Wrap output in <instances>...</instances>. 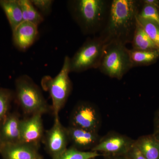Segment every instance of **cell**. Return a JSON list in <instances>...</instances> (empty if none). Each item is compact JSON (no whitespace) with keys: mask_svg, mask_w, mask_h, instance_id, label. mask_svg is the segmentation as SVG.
I'll list each match as a JSON object with an SVG mask.
<instances>
[{"mask_svg":"<svg viewBox=\"0 0 159 159\" xmlns=\"http://www.w3.org/2000/svg\"><path fill=\"white\" fill-rule=\"evenodd\" d=\"M141 5V1L137 0L111 1L108 17L99 35L105 45L131 43Z\"/></svg>","mask_w":159,"mask_h":159,"instance_id":"obj_1","label":"cell"},{"mask_svg":"<svg viewBox=\"0 0 159 159\" xmlns=\"http://www.w3.org/2000/svg\"><path fill=\"white\" fill-rule=\"evenodd\" d=\"M111 1L73 0L68 2L71 16L84 34L101 31L108 17Z\"/></svg>","mask_w":159,"mask_h":159,"instance_id":"obj_2","label":"cell"},{"mask_svg":"<svg viewBox=\"0 0 159 159\" xmlns=\"http://www.w3.org/2000/svg\"><path fill=\"white\" fill-rule=\"evenodd\" d=\"M15 97L25 113L44 114L50 111L41 90L29 76H20L16 80Z\"/></svg>","mask_w":159,"mask_h":159,"instance_id":"obj_3","label":"cell"},{"mask_svg":"<svg viewBox=\"0 0 159 159\" xmlns=\"http://www.w3.org/2000/svg\"><path fill=\"white\" fill-rule=\"evenodd\" d=\"M70 57L66 56L60 71L54 78L50 76L43 77L41 84L43 88L48 91L52 102V109L54 118L59 117V113L65 104L70 96L72 83L69 74Z\"/></svg>","mask_w":159,"mask_h":159,"instance_id":"obj_4","label":"cell"},{"mask_svg":"<svg viewBox=\"0 0 159 159\" xmlns=\"http://www.w3.org/2000/svg\"><path fill=\"white\" fill-rule=\"evenodd\" d=\"M132 68L128 49L125 45L112 43L105 45L98 68L102 74L121 79Z\"/></svg>","mask_w":159,"mask_h":159,"instance_id":"obj_5","label":"cell"},{"mask_svg":"<svg viewBox=\"0 0 159 159\" xmlns=\"http://www.w3.org/2000/svg\"><path fill=\"white\" fill-rule=\"evenodd\" d=\"M105 44L98 37L86 40L72 58H70V72H80L91 69H98Z\"/></svg>","mask_w":159,"mask_h":159,"instance_id":"obj_6","label":"cell"},{"mask_svg":"<svg viewBox=\"0 0 159 159\" xmlns=\"http://www.w3.org/2000/svg\"><path fill=\"white\" fill-rule=\"evenodd\" d=\"M69 141L66 128L60 121L59 117L54 118L53 126L44 134L43 142L52 159H57L67 149Z\"/></svg>","mask_w":159,"mask_h":159,"instance_id":"obj_7","label":"cell"},{"mask_svg":"<svg viewBox=\"0 0 159 159\" xmlns=\"http://www.w3.org/2000/svg\"><path fill=\"white\" fill-rule=\"evenodd\" d=\"M71 126L97 132L99 117L95 107L88 102H80L76 106L70 116Z\"/></svg>","mask_w":159,"mask_h":159,"instance_id":"obj_8","label":"cell"},{"mask_svg":"<svg viewBox=\"0 0 159 159\" xmlns=\"http://www.w3.org/2000/svg\"><path fill=\"white\" fill-rule=\"evenodd\" d=\"M43 114L37 113L21 121V142L39 148L44 136Z\"/></svg>","mask_w":159,"mask_h":159,"instance_id":"obj_9","label":"cell"},{"mask_svg":"<svg viewBox=\"0 0 159 159\" xmlns=\"http://www.w3.org/2000/svg\"><path fill=\"white\" fill-rule=\"evenodd\" d=\"M39 148L23 142L2 144L0 154L2 159H40Z\"/></svg>","mask_w":159,"mask_h":159,"instance_id":"obj_10","label":"cell"},{"mask_svg":"<svg viewBox=\"0 0 159 159\" xmlns=\"http://www.w3.org/2000/svg\"><path fill=\"white\" fill-rule=\"evenodd\" d=\"M12 33L14 45L19 50L25 51L32 46L38 37V26L29 22L23 21Z\"/></svg>","mask_w":159,"mask_h":159,"instance_id":"obj_11","label":"cell"},{"mask_svg":"<svg viewBox=\"0 0 159 159\" xmlns=\"http://www.w3.org/2000/svg\"><path fill=\"white\" fill-rule=\"evenodd\" d=\"M21 121L17 113L8 114L0 124V138L2 144L21 142Z\"/></svg>","mask_w":159,"mask_h":159,"instance_id":"obj_12","label":"cell"},{"mask_svg":"<svg viewBox=\"0 0 159 159\" xmlns=\"http://www.w3.org/2000/svg\"><path fill=\"white\" fill-rule=\"evenodd\" d=\"M134 143L126 137L115 135L100 141L92 148V151L108 153H125L128 152Z\"/></svg>","mask_w":159,"mask_h":159,"instance_id":"obj_13","label":"cell"},{"mask_svg":"<svg viewBox=\"0 0 159 159\" xmlns=\"http://www.w3.org/2000/svg\"><path fill=\"white\" fill-rule=\"evenodd\" d=\"M69 140L77 149L93 148L98 143L97 132L70 126L66 128Z\"/></svg>","mask_w":159,"mask_h":159,"instance_id":"obj_14","label":"cell"},{"mask_svg":"<svg viewBox=\"0 0 159 159\" xmlns=\"http://www.w3.org/2000/svg\"><path fill=\"white\" fill-rule=\"evenodd\" d=\"M0 7L6 14L13 31L23 22L22 12L18 0H0Z\"/></svg>","mask_w":159,"mask_h":159,"instance_id":"obj_15","label":"cell"},{"mask_svg":"<svg viewBox=\"0 0 159 159\" xmlns=\"http://www.w3.org/2000/svg\"><path fill=\"white\" fill-rule=\"evenodd\" d=\"M147 159H159V143L153 134L141 137L134 142Z\"/></svg>","mask_w":159,"mask_h":159,"instance_id":"obj_16","label":"cell"},{"mask_svg":"<svg viewBox=\"0 0 159 159\" xmlns=\"http://www.w3.org/2000/svg\"><path fill=\"white\" fill-rule=\"evenodd\" d=\"M129 54L133 67L152 64L159 59V50L140 51L128 49Z\"/></svg>","mask_w":159,"mask_h":159,"instance_id":"obj_17","label":"cell"},{"mask_svg":"<svg viewBox=\"0 0 159 159\" xmlns=\"http://www.w3.org/2000/svg\"><path fill=\"white\" fill-rule=\"evenodd\" d=\"M133 49L140 51L159 50L155 44L149 38L144 29L137 22L136 28L132 40Z\"/></svg>","mask_w":159,"mask_h":159,"instance_id":"obj_18","label":"cell"},{"mask_svg":"<svg viewBox=\"0 0 159 159\" xmlns=\"http://www.w3.org/2000/svg\"><path fill=\"white\" fill-rule=\"evenodd\" d=\"M22 12L23 21H28L38 26L43 21L42 15L35 8L31 0H18Z\"/></svg>","mask_w":159,"mask_h":159,"instance_id":"obj_19","label":"cell"},{"mask_svg":"<svg viewBox=\"0 0 159 159\" xmlns=\"http://www.w3.org/2000/svg\"><path fill=\"white\" fill-rule=\"evenodd\" d=\"M14 97L10 90L0 88V124L9 113L10 104Z\"/></svg>","mask_w":159,"mask_h":159,"instance_id":"obj_20","label":"cell"},{"mask_svg":"<svg viewBox=\"0 0 159 159\" xmlns=\"http://www.w3.org/2000/svg\"><path fill=\"white\" fill-rule=\"evenodd\" d=\"M99 156L97 152L81 151L73 147L67 148L57 159H92Z\"/></svg>","mask_w":159,"mask_h":159,"instance_id":"obj_21","label":"cell"},{"mask_svg":"<svg viewBox=\"0 0 159 159\" xmlns=\"http://www.w3.org/2000/svg\"><path fill=\"white\" fill-rule=\"evenodd\" d=\"M139 24L146 34L159 49V25L157 23L138 17Z\"/></svg>","mask_w":159,"mask_h":159,"instance_id":"obj_22","label":"cell"},{"mask_svg":"<svg viewBox=\"0 0 159 159\" xmlns=\"http://www.w3.org/2000/svg\"><path fill=\"white\" fill-rule=\"evenodd\" d=\"M142 4V7L141 9L140 8L138 17L153 22L159 25V8L147 4Z\"/></svg>","mask_w":159,"mask_h":159,"instance_id":"obj_23","label":"cell"},{"mask_svg":"<svg viewBox=\"0 0 159 159\" xmlns=\"http://www.w3.org/2000/svg\"><path fill=\"white\" fill-rule=\"evenodd\" d=\"M35 8L42 15H48L51 12L53 1L51 0H31Z\"/></svg>","mask_w":159,"mask_h":159,"instance_id":"obj_24","label":"cell"},{"mask_svg":"<svg viewBox=\"0 0 159 159\" xmlns=\"http://www.w3.org/2000/svg\"><path fill=\"white\" fill-rule=\"evenodd\" d=\"M128 152H129L132 159H147L135 145L134 142Z\"/></svg>","mask_w":159,"mask_h":159,"instance_id":"obj_25","label":"cell"},{"mask_svg":"<svg viewBox=\"0 0 159 159\" xmlns=\"http://www.w3.org/2000/svg\"><path fill=\"white\" fill-rule=\"evenodd\" d=\"M159 132V108L157 111L154 121V132L155 134Z\"/></svg>","mask_w":159,"mask_h":159,"instance_id":"obj_26","label":"cell"},{"mask_svg":"<svg viewBox=\"0 0 159 159\" xmlns=\"http://www.w3.org/2000/svg\"><path fill=\"white\" fill-rule=\"evenodd\" d=\"M143 4H147L150 6H155L159 8V1L158 0H143L141 1Z\"/></svg>","mask_w":159,"mask_h":159,"instance_id":"obj_27","label":"cell"},{"mask_svg":"<svg viewBox=\"0 0 159 159\" xmlns=\"http://www.w3.org/2000/svg\"><path fill=\"white\" fill-rule=\"evenodd\" d=\"M155 137L156 139H157V140L158 142L159 143V132L155 134H152Z\"/></svg>","mask_w":159,"mask_h":159,"instance_id":"obj_28","label":"cell"},{"mask_svg":"<svg viewBox=\"0 0 159 159\" xmlns=\"http://www.w3.org/2000/svg\"><path fill=\"white\" fill-rule=\"evenodd\" d=\"M2 145V141H1V138H0V150H1Z\"/></svg>","mask_w":159,"mask_h":159,"instance_id":"obj_29","label":"cell"},{"mask_svg":"<svg viewBox=\"0 0 159 159\" xmlns=\"http://www.w3.org/2000/svg\"><path fill=\"white\" fill-rule=\"evenodd\" d=\"M40 159H43V157H41V158H40Z\"/></svg>","mask_w":159,"mask_h":159,"instance_id":"obj_30","label":"cell"}]
</instances>
